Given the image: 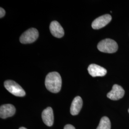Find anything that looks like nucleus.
Listing matches in <instances>:
<instances>
[{
    "label": "nucleus",
    "mask_w": 129,
    "mask_h": 129,
    "mask_svg": "<svg viewBox=\"0 0 129 129\" xmlns=\"http://www.w3.org/2000/svg\"><path fill=\"white\" fill-rule=\"evenodd\" d=\"M46 88L50 92L56 93L60 91L62 86V79L57 72H52L47 74L45 79Z\"/></svg>",
    "instance_id": "f257e3e1"
},
{
    "label": "nucleus",
    "mask_w": 129,
    "mask_h": 129,
    "mask_svg": "<svg viewBox=\"0 0 129 129\" xmlns=\"http://www.w3.org/2000/svg\"><path fill=\"white\" fill-rule=\"evenodd\" d=\"M99 51L106 53H113L118 50V45L114 40L107 38L100 42L97 46Z\"/></svg>",
    "instance_id": "f03ea898"
},
{
    "label": "nucleus",
    "mask_w": 129,
    "mask_h": 129,
    "mask_svg": "<svg viewBox=\"0 0 129 129\" xmlns=\"http://www.w3.org/2000/svg\"><path fill=\"white\" fill-rule=\"evenodd\" d=\"M5 88L11 94L17 97H23L25 95V92L18 84L13 80H8L4 83Z\"/></svg>",
    "instance_id": "7ed1b4c3"
},
{
    "label": "nucleus",
    "mask_w": 129,
    "mask_h": 129,
    "mask_svg": "<svg viewBox=\"0 0 129 129\" xmlns=\"http://www.w3.org/2000/svg\"><path fill=\"white\" fill-rule=\"evenodd\" d=\"M39 33L37 29L31 28L23 33L20 37V41L24 44H31L37 40Z\"/></svg>",
    "instance_id": "20e7f679"
},
{
    "label": "nucleus",
    "mask_w": 129,
    "mask_h": 129,
    "mask_svg": "<svg viewBox=\"0 0 129 129\" xmlns=\"http://www.w3.org/2000/svg\"><path fill=\"white\" fill-rule=\"evenodd\" d=\"M112 19L111 15L109 14H104L96 19L92 22V27L94 29H100L105 27L110 23Z\"/></svg>",
    "instance_id": "39448f33"
},
{
    "label": "nucleus",
    "mask_w": 129,
    "mask_h": 129,
    "mask_svg": "<svg viewBox=\"0 0 129 129\" xmlns=\"http://www.w3.org/2000/svg\"><path fill=\"white\" fill-rule=\"evenodd\" d=\"M125 91L120 86L115 84L113 86L110 92L107 94V97L113 101H118L124 96Z\"/></svg>",
    "instance_id": "423d86ee"
},
{
    "label": "nucleus",
    "mask_w": 129,
    "mask_h": 129,
    "mask_svg": "<svg viewBox=\"0 0 129 129\" xmlns=\"http://www.w3.org/2000/svg\"><path fill=\"white\" fill-rule=\"evenodd\" d=\"M88 70L89 74L93 77H103L107 74V70L105 69L94 64H90L88 67Z\"/></svg>",
    "instance_id": "0eeeda50"
},
{
    "label": "nucleus",
    "mask_w": 129,
    "mask_h": 129,
    "mask_svg": "<svg viewBox=\"0 0 129 129\" xmlns=\"http://www.w3.org/2000/svg\"><path fill=\"white\" fill-rule=\"evenodd\" d=\"M15 111L14 105L10 104L3 105L0 107V117L2 119H6L14 115Z\"/></svg>",
    "instance_id": "6e6552de"
},
{
    "label": "nucleus",
    "mask_w": 129,
    "mask_h": 129,
    "mask_svg": "<svg viewBox=\"0 0 129 129\" xmlns=\"http://www.w3.org/2000/svg\"><path fill=\"white\" fill-rule=\"evenodd\" d=\"M42 118L44 123L47 126H52L54 123L53 111L51 107H47L43 111Z\"/></svg>",
    "instance_id": "1a4fd4ad"
},
{
    "label": "nucleus",
    "mask_w": 129,
    "mask_h": 129,
    "mask_svg": "<svg viewBox=\"0 0 129 129\" xmlns=\"http://www.w3.org/2000/svg\"><path fill=\"white\" fill-rule=\"evenodd\" d=\"M51 34L55 37L61 38L64 35V30L60 23L56 21L51 22L49 26Z\"/></svg>",
    "instance_id": "9d476101"
},
{
    "label": "nucleus",
    "mask_w": 129,
    "mask_h": 129,
    "mask_svg": "<svg viewBox=\"0 0 129 129\" xmlns=\"http://www.w3.org/2000/svg\"><path fill=\"white\" fill-rule=\"evenodd\" d=\"M83 105V101L79 96L75 97L70 107V113L72 115H77L79 113Z\"/></svg>",
    "instance_id": "9b49d317"
},
{
    "label": "nucleus",
    "mask_w": 129,
    "mask_h": 129,
    "mask_svg": "<svg viewBox=\"0 0 129 129\" xmlns=\"http://www.w3.org/2000/svg\"><path fill=\"white\" fill-rule=\"evenodd\" d=\"M111 123L110 119L106 116L103 117L100 120L97 129H111Z\"/></svg>",
    "instance_id": "f8f14e48"
},
{
    "label": "nucleus",
    "mask_w": 129,
    "mask_h": 129,
    "mask_svg": "<svg viewBox=\"0 0 129 129\" xmlns=\"http://www.w3.org/2000/svg\"><path fill=\"white\" fill-rule=\"evenodd\" d=\"M5 14V10L3 8L1 7L0 8V18H3Z\"/></svg>",
    "instance_id": "ddd939ff"
},
{
    "label": "nucleus",
    "mask_w": 129,
    "mask_h": 129,
    "mask_svg": "<svg viewBox=\"0 0 129 129\" xmlns=\"http://www.w3.org/2000/svg\"><path fill=\"white\" fill-rule=\"evenodd\" d=\"M64 129H76L73 125L71 124L66 125L64 127Z\"/></svg>",
    "instance_id": "4468645a"
},
{
    "label": "nucleus",
    "mask_w": 129,
    "mask_h": 129,
    "mask_svg": "<svg viewBox=\"0 0 129 129\" xmlns=\"http://www.w3.org/2000/svg\"><path fill=\"white\" fill-rule=\"evenodd\" d=\"M19 129H26V128H24V127H20V128H19Z\"/></svg>",
    "instance_id": "2eb2a0df"
},
{
    "label": "nucleus",
    "mask_w": 129,
    "mask_h": 129,
    "mask_svg": "<svg viewBox=\"0 0 129 129\" xmlns=\"http://www.w3.org/2000/svg\"><path fill=\"white\" fill-rule=\"evenodd\" d=\"M128 112H129V109H128Z\"/></svg>",
    "instance_id": "dca6fc26"
}]
</instances>
